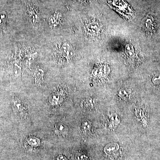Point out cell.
Returning a JSON list of instances; mask_svg holds the SVG:
<instances>
[{
  "mask_svg": "<svg viewBox=\"0 0 160 160\" xmlns=\"http://www.w3.org/2000/svg\"><path fill=\"white\" fill-rule=\"evenodd\" d=\"M62 54L67 59H70L73 56L74 51L72 46L68 43L62 44L61 47Z\"/></svg>",
  "mask_w": 160,
  "mask_h": 160,
  "instance_id": "obj_1",
  "label": "cell"
},
{
  "mask_svg": "<svg viewBox=\"0 0 160 160\" xmlns=\"http://www.w3.org/2000/svg\"><path fill=\"white\" fill-rule=\"evenodd\" d=\"M12 106L13 109L17 113H24L25 112V108L22 102L18 99L16 98L12 101Z\"/></svg>",
  "mask_w": 160,
  "mask_h": 160,
  "instance_id": "obj_2",
  "label": "cell"
},
{
  "mask_svg": "<svg viewBox=\"0 0 160 160\" xmlns=\"http://www.w3.org/2000/svg\"><path fill=\"white\" fill-rule=\"evenodd\" d=\"M119 149V146L117 143H110L106 146L104 151L106 154L111 155L118 152Z\"/></svg>",
  "mask_w": 160,
  "mask_h": 160,
  "instance_id": "obj_3",
  "label": "cell"
},
{
  "mask_svg": "<svg viewBox=\"0 0 160 160\" xmlns=\"http://www.w3.org/2000/svg\"><path fill=\"white\" fill-rule=\"evenodd\" d=\"M87 30L88 33L92 35H96L100 31V27L95 22H91L87 26Z\"/></svg>",
  "mask_w": 160,
  "mask_h": 160,
  "instance_id": "obj_4",
  "label": "cell"
},
{
  "mask_svg": "<svg viewBox=\"0 0 160 160\" xmlns=\"http://www.w3.org/2000/svg\"><path fill=\"white\" fill-rule=\"evenodd\" d=\"M56 132L58 134L64 136L67 134L68 129L65 125L62 124H58L56 126Z\"/></svg>",
  "mask_w": 160,
  "mask_h": 160,
  "instance_id": "obj_5",
  "label": "cell"
},
{
  "mask_svg": "<svg viewBox=\"0 0 160 160\" xmlns=\"http://www.w3.org/2000/svg\"><path fill=\"white\" fill-rule=\"evenodd\" d=\"M125 52L129 58H133L135 56V50L132 45L127 44L125 46Z\"/></svg>",
  "mask_w": 160,
  "mask_h": 160,
  "instance_id": "obj_6",
  "label": "cell"
},
{
  "mask_svg": "<svg viewBox=\"0 0 160 160\" xmlns=\"http://www.w3.org/2000/svg\"><path fill=\"white\" fill-rule=\"evenodd\" d=\"M35 80L37 83H39L42 82L43 81V77H44V72L42 69H39L35 72Z\"/></svg>",
  "mask_w": 160,
  "mask_h": 160,
  "instance_id": "obj_7",
  "label": "cell"
},
{
  "mask_svg": "<svg viewBox=\"0 0 160 160\" xmlns=\"http://www.w3.org/2000/svg\"><path fill=\"white\" fill-rule=\"evenodd\" d=\"M49 101L52 105H57L61 102V96L58 94L53 95L49 99Z\"/></svg>",
  "mask_w": 160,
  "mask_h": 160,
  "instance_id": "obj_8",
  "label": "cell"
},
{
  "mask_svg": "<svg viewBox=\"0 0 160 160\" xmlns=\"http://www.w3.org/2000/svg\"><path fill=\"white\" fill-rule=\"evenodd\" d=\"M27 143L29 146H37L40 145V142L39 140L37 138L31 137L27 140Z\"/></svg>",
  "mask_w": 160,
  "mask_h": 160,
  "instance_id": "obj_9",
  "label": "cell"
},
{
  "mask_svg": "<svg viewBox=\"0 0 160 160\" xmlns=\"http://www.w3.org/2000/svg\"><path fill=\"white\" fill-rule=\"evenodd\" d=\"M91 123L89 121H85L82 123V129L85 131H89L91 128Z\"/></svg>",
  "mask_w": 160,
  "mask_h": 160,
  "instance_id": "obj_10",
  "label": "cell"
},
{
  "mask_svg": "<svg viewBox=\"0 0 160 160\" xmlns=\"http://www.w3.org/2000/svg\"><path fill=\"white\" fill-rule=\"evenodd\" d=\"M6 14L4 12H0V27L3 26V25L6 22Z\"/></svg>",
  "mask_w": 160,
  "mask_h": 160,
  "instance_id": "obj_11",
  "label": "cell"
},
{
  "mask_svg": "<svg viewBox=\"0 0 160 160\" xmlns=\"http://www.w3.org/2000/svg\"><path fill=\"white\" fill-rule=\"evenodd\" d=\"M83 105H84V106L86 109L92 108L93 106V101H92V99L86 100L83 103Z\"/></svg>",
  "mask_w": 160,
  "mask_h": 160,
  "instance_id": "obj_12",
  "label": "cell"
},
{
  "mask_svg": "<svg viewBox=\"0 0 160 160\" xmlns=\"http://www.w3.org/2000/svg\"><path fill=\"white\" fill-rule=\"evenodd\" d=\"M118 95L121 97L125 98L128 97V91L126 89H121L119 91Z\"/></svg>",
  "mask_w": 160,
  "mask_h": 160,
  "instance_id": "obj_13",
  "label": "cell"
},
{
  "mask_svg": "<svg viewBox=\"0 0 160 160\" xmlns=\"http://www.w3.org/2000/svg\"><path fill=\"white\" fill-rule=\"evenodd\" d=\"M152 22L151 19L149 18H148L146 19V21L145 22V27L146 29H150L151 28Z\"/></svg>",
  "mask_w": 160,
  "mask_h": 160,
  "instance_id": "obj_14",
  "label": "cell"
},
{
  "mask_svg": "<svg viewBox=\"0 0 160 160\" xmlns=\"http://www.w3.org/2000/svg\"><path fill=\"white\" fill-rule=\"evenodd\" d=\"M152 81H153V83H154V84H159V83H160V76L153 78V79H152Z\"/></svg>",
  "mask_w": 160,
  "mask_h": 160,
  "instance_id": "obj_15",
  "label": "cell"
},
{
  "mask_svg": "<svg viewBox=\"0 0 160 160\" xmlns=\"http://www.w3.org/2000/svg\"><path fill=\"white\" fill-rule=\"evenodd\" d=\"M57 160H68L65 157L63 156H59L57 158Z\"/></svg>",
  "mask_w": 160,
  "mask_h": 160,
  "instance_id": "obj_16",
  "label": "cell"
}]
</instances>
